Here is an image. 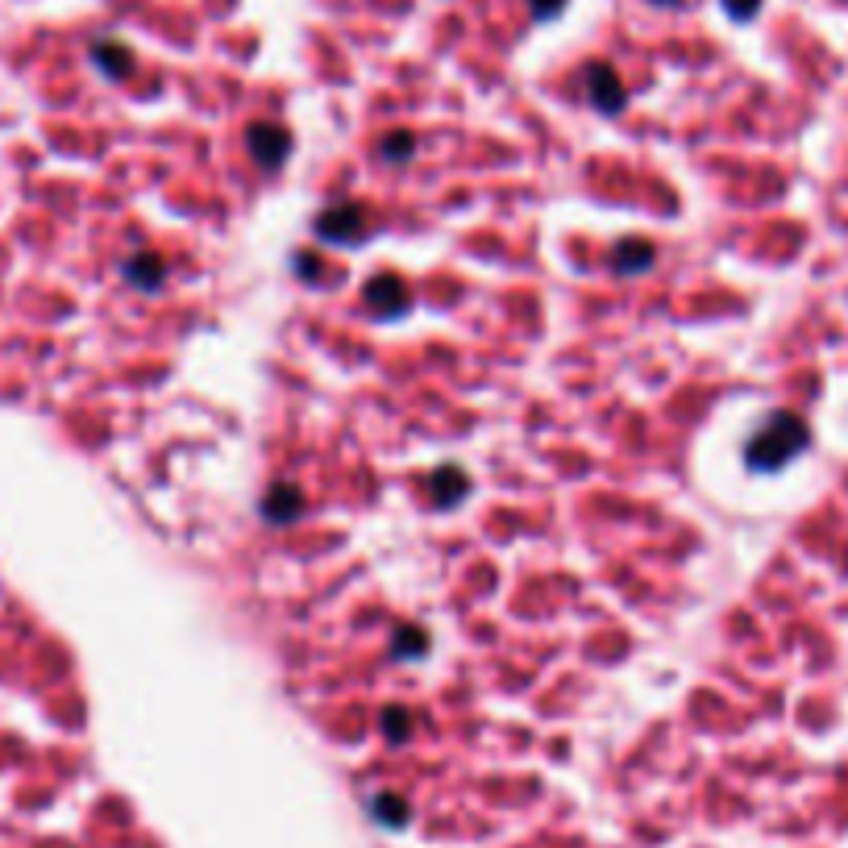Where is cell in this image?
<instances>
[{"label":"cell","mask_w":848,"mask_h":848,"mask_svg":"<svg viewBox=\"0 0 848 848\" xmlns=\"http://www.w3.org/2000/svg\"><path fill=\"white\" fill-rule=\"evenodd\" d=\"M807 446H811V428L802 424V416H795V412H770L753 428V437L745 441V462L757 474H777L786 471Z\"/></svg>","instance_id":"1"},{"label":"cell","mask_w":848,"mask_h":848,"mask_svg":"<svg viewBox=\"0 0 848 848\" xmlns=\"http://www.w3.org/2000/svg\"><path fill=\"white\" fill-rule=\"evenodd\" d=\"M316 234L329 246H353L371 234V212L362 204H333L316 216Z\"/></svg>","instance_id":"2"},{"label":"cell","mask_w":848,"mask_h":848,"mask_svg":"<svg viewBox=\"0 0 848 848\" xmlns=\"http://www.w3.org/2000/svg\"><path fill=\"white\" fill-rule=\"evenodd\" d=\"M246 150H250V159H254L262 171H279L283 159H287V150H291V134L279 129V125H250Z\"/></svg>","instance_id":"3"},{"label":"cell","mask_w":848,"mask_h":848,"mask_svg":"<svg viewBox=\"0 0 848 848\" xmlns=\"http://www.w3.org/2000/svg\"><path fill=\"white\" fill-rule=\"evenodd\" d=\"M362 300L378 316H403L408 304H412V291H408V283L400 275H375V279L362 287Z\"/></svg>","instance_id":"4"},{"label":"cell","mask_w":848,"mask_h":848,"mask_svg":"<svg viewBox=\"0 0 848 848\" xmlns=\"http://www.w3.org/2000/svg\"><path fill=\"white\" fill-rule=\"evenodd\" d=\"M587 96H590V104H595L599 113H608V117L624 109V84H620L615 71L603 67V63H595V67L587 71Z\"/></svg>","instance_id":"5"},{"label":"cell","mask_w":848,"mask_h":848,"mask_svg":"<svg viewBox=\"0 0 848 848\" xmlns=\"http://www.w3.org/2000/svg\"><path fill=\"white\" fill-rule=\"evenodd\" d=\"M300 512H304V491L296 483H275L266 491V499H262V516H266V524H275V528L291 524Z\"/></svg>","instance_id":"6"},{"label":"cell","mask_w":848,"mask_h":848,"mask_svg":"<svg viewBox=\"0 0 848 848\" xmlns=\"http://www.w3.org/2000/svg\"><path fill=\"white\" fill-rule=\"evenodd\" d=\"M466 491H471V474L458 471V466H437V471L428 474V499H433L437 508L462 503Z\"/></svg>","instance_id":"7"},{"label":"cell","mask_w":848,"mask_h":848,"mask_svg":"<svg viewBox=\"0 0 848 848\" xmlns=\"http://www.w3.org/2000/svg\"><path fill=\"white\" fill-rule=\"evenodd\" d=\"M653 266V246L645 237H628L615 246V271L620 275H645Z\"/></svg>","instance_id":"8"},{"label":"cell","mask_w":848,"mask_h":848,"mask_svg":"<svg viewBox=\"0 0 848 848\" xmlns=\"http://www.w3.org/2000/svg\"><path fill=\"white\" fill-rule=\"evenodd\" d=\"M125 279L134 283L138 291H154L166 279V262L159 254H134L125 262Z\"/></svg>","instance_id":"9"},{"label":"cell","mask_w":848,"mask_h":848,"mask_svg":"<svg viewBox=\"0 0 848 848\" xmlns=\"http://www.w3.org/2000/svg\"><path fill=\"white\" fill-rule=\"evenodd\" d=\"M378 728H383V736H387L391 745H403V740L412 736V711L400 703L383 707V711H378Z\"/></svg>","instance_id":"10"},{"label":"cell","mask_w":848,"mask_h":848,"mask_svg":"<svg viewBox=\"0 0 848 848\" xmlns=\"http://www.w3.org/2000/svg\"><path fill=\"white\" fill-rule=\"evenodd\" d=\"M371 815L387 827H403L408 824V802H403L400 795H387V790H383V795L371 799Z\"/></svg>","instance_id":"11"},{"label":"cell","mask_w":848,"mask_h":848,"mask_svg":"<svg viewBox=\"0 0 848 848\" xmlns=\"http://www.w3.org/2000/svg\"><path fill=\"white\" fill-rule=\"evenodd\" d=\"M428 649V633H421V628H412V624H403L400 633L391 636V653L400 661H412L416 653H424Z\"/></svg>","instance_id":"12"},{"label":"cell","mask_w":848,"mask_h":848,"mask_svg":"<svg viewBox=\"0 0 848 848\" xmlns=\"http://www.w3.org/2000/svg\"><path fill=\"white\" fill-rule=\"evenodd\" d=\"M412 150H416L412 134H391V138L378 141V154H383L387 163H408V159H412Z\"/></svg>","instance_id":"13"},{"label":"cell","mask_w":848,"mask_h":848,"mask_svg":"<svg viewBox=\"0 0 848 848\" xmlns=\"http://www.w3.org/2000/svg\"><path fill=\"white\" fill-rule=\"evenodd\" d=\"M96 54H100V67L109 71V75H121V71H125V63H129V54H125V50H117V47H100Z\"/></svg>","instance_id":"14"},{"label":"cell","mask_w":848,"mask_h":848,"mask_svg":"<svg viewBox=\"0 0 848 848\" xmlns=\"http://www.w3.org/2000/svg\"><path fill=\"white\" fill-rule=\"evenodd\" d=\"M728 4H732V17H749L757 9V0H728Z\"/></svg>","instance_id":"15"},{"label":"cell","mask_w":848,"mask_h":848,"mask_svg":"<svg viewBox=\"0 0 848 848\" xmlns=\"http://www.w3.org/2000/svg\"><path fill=\"white\" fill-rule=\"evenodd\" d=\"M296 266H300V275H304V279H316V262H312V254H300Z\"/></svg>","instance_id":"16"},{"label":"cell","mask_w":848,"mask_h":848,"mask_svg":"<svg viewBox=\"0 0 848 848\" xmlns=\"http://www.w3.org/2000/svg\"><path fill=\"white\" fill-rule=\"evenodd\" d=\"M533 4H537V13H541V17H545V13H553V9H558L562 0H533Z\"/></svg>","instance_id":"17"}]
</instances>
